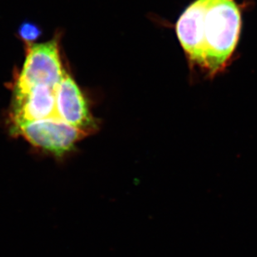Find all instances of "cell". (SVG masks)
Instances as JSON below:
<instances>
[{
    "label": "cell",
    "instance_id": "cell-1",
    "mask_svg": "<svg viewBox=\"0 0 257 257\" xmlns=\"http://www.w3.org/2000/svg\"><path fill=\"white\" fill-rule=\"evenodd\" d=\"M176 29L189 60L212 76L225 68L236 47L241 14L235 0H195Z\"/></svg>",
    "mask_w": 257,
    "mask_h": 257
},
{
    "label": "cell",
    "instance_id": "cell-2",
    "mask_svg": "<svg viewBox=\"0 0 257 257\" xmlns=\"http://www.w3.org/2000/svg\"><path fill=\"white\" fill-rule=\"evenodd\" d=\"M65 74L57 38L41 44H30L15 90L25 91L36 86L56 89Z\"/></svg>",
    "mask_w": 257,
    "mask_h": 257
},
{
    "label": "cell",
    "instance_id": "cell-3",
    "mask_svg": "<svg viewBox=\"0 0 257 257\" xmlns=\"http://www.w3.org/2000/svg\"><path fill=\"white\" fill-rule=\"evenodd\" d=\"M13 131L31 145L56 156H62L74 149L78 141L88 136L60 118L14 124Z\"/></svg>",
    "mask_w": 257,
    "mask_h": 257
},
{
    "label": "cell",
    "instance_id": "cell-4",
    "mask_svg": "<svg viewBox=\"0 0 257 257\" xmlns=\"http://www.w3.org/2000/svg\"><path fill=\"white\" fill-rule=\"evenodd\" d=\"M58 118L89 135L94 132L96 122L89 111L81 90L66 72L55 91Z\"/></svg>",
    "mask_w": 257,
    "mask_h": 257
},
{
    "label": "cell",
    "instance_id": "cell-5",
    "mask_svg": "<svg viewBox=\"0 0 257 257\" xmlns=\"http://www.w3.org/2000/svg\"><path fill=\"white\" fill-rule=\"evenodd\" d=\"M55 91L56 89L47 86L33 87L25 91L15 90L14 124L58 118Z\"/></svg>",
    "mask_w": 257,
    "mask_h": 257
},
{
    "label": "cell",
    "instance_id": "cell-6",
    "mask_svg": "<svg viewBox=\"0 0 257 257\" xmlns=\"http://www.w3.org/2000/svg\"><path fill=\"white\" fill-rule=\"evenodd\" d=\"M41 34L40 29L35 25L26 23L21 26L20 30V35L23 40L27 43L33 42L37 40Z\"/></svg>",
    "mask_w": 257,
    "mask_h": 257
}]
</instances>
